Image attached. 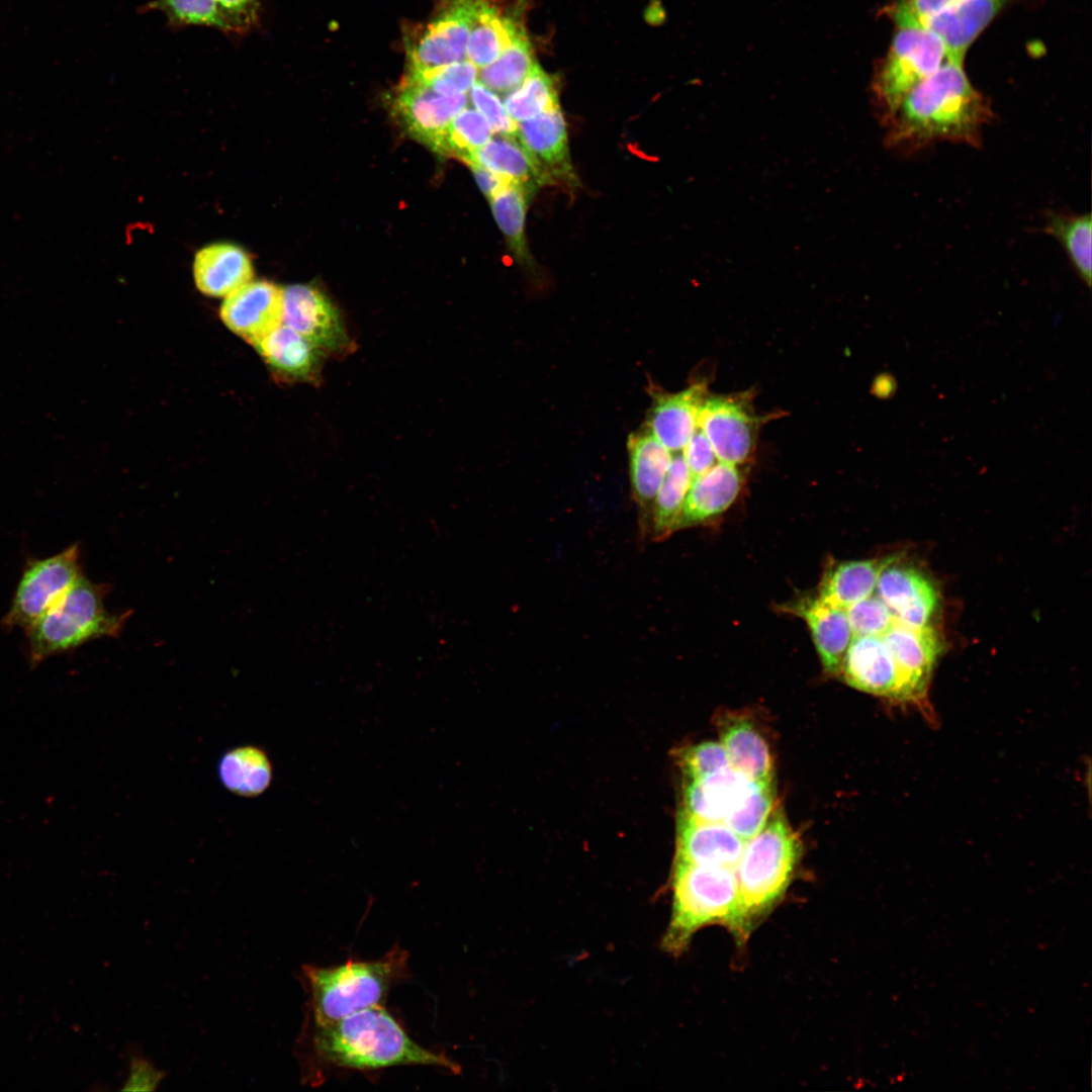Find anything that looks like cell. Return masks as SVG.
Masks as SVG:
<instances>
[{
    "mask_svg": "<svg viewBox=\"0 0 1092 1092\" xmlns=\"http://www.w3.org/2000/svg\"><path fill=\"white\" fill-rule=\"evenodd\" d=\"M470 89L472 104L492 129L498 134H516L518 123L509 115L500 99L481 82H475Z\"/></svg>",
    "mask_w": 1092,
    "mask_h": 1092,
    "instance_id": "7bdbcfd3",
    "label": "cell"
},
{
    "mask_svg": "<svg viewBox=\"0 0 1092 1092\" xmlns=\"http://www.w3.org/2000/svg\"><path fill=\"white\" fill-rule=\"evenodd\" d=\"M845 611L853 636L882 637L895 622L892 611L878 596H870Z\"/></svg>",
    "mask_w": 1092,
    "mask_h": 1092,
    "instance_id": "ab89813d",
    "label": "cell"
},
{
    "mask_svg": "<svg viewBox=\"0 0 1092 1092\" xmlns=\"http://www.w3.org/2000/svg\"><path fill=\"white\" fill-rule=\"evenodd\" d=\"M993 118L990 102L970 81L964 60L951 58L883 121L885 143L902 154L941 142L979 148L983 129Z\"/></svg>",
    "mask_w": 1092,
    "mask_h": 1092,
    "instance_id": "6da1fadb",
    "label": "cell"
},
{
    "mask_svg": "<svg viewBox=\"0 0 1092 1092\" xmlns=\"http://www.w3.org/2000/svg\"><path fill=\"white\" fill-rule=\"evenodd\" d=\"M721 744L732 769L751 781L772 783V758L766 741L753 724L742 718L725 720Z\"/></svg>",
    "mask_w": 1092,
    "mask_h": 1092,
    "instance_id": "83f0119b",
    "label": "cell"
},
{
    "mask_svg": "<svg viewBox=\"0 0 1092 1092\" xmlns=\"http://www.w3.org/2000/svg\"><path fill=\"white\" fill-rule=\"evenodd\" d=\"M898 559L899 555L893 554L872 559L832 560L822 574L818 597L832 607L846 610L872 596L883 569Z\"/></svg>",
    "mask_w": 1092,
    "mask_h": 1092,
    "instance_id": "4316f807",
    "label": "cell"
},
{
    "mask_svg": "<svg viewBox=\"0 0 1092 1092\" xmlns=\"http://www.w3.org/2000/svg\"><path fill=\"white\" fill-rule=\"evenodd\" d=\"M165 1077V1072L155 1067L151 1061L133 1055L129 1059L128 1073L121 1090L154 1091Z\"/></svg>",
    "mask_w": 1092,
    "mask_h": 1092,
    "instance_id": "bcb514c9",
    "label": "cell"
},
{
    "mask_svg": "<svg viewBox=\"0 0 1092 1092\" xmlns=\"http://www.w3.org/2000/svg\"><path fill=\"white\" fill-rule=\"evenodd\" d=\"M477 75V67L465 60L448 65L419 80L425 82L439 94L456 95L468 91L476 82Z\"/></svg>",
    "mask_w": 1092,
    "mask_h": 1092,
    "instance_id": "b9f144b4",
    "label": "cell"
},
{
    "mask_svg": "<svg viewBox=\"0 0 1092 1092\" xmlns=\"http://www.w3.org/2000/svg\"><path fill=\"white\" fill-rule=\"evenodd\" d=\"M755 783L731 767L703 779L685 780L681 811L700 820L724 823Z\"/></svg>",
    "mask_w": 1092,
    "mask_h": 1092,
    "instance_id": "44dd1931",
    "label": "cell"
},
{
    "mask_svg": "<svg viewBox=\"0 0 1092 1092\" xmlns=\"http://www.w3.org/2000/svg\"><path fill=\"white\" fill-rule=\"evenodd\" d=\"M283 288L267 280L250 281L223 300L224 325L254 348L282 324Z\"/></svg>",
    "mask_w": 1092,
    "mask_h": 1092,
    "instance_id": "5bb4252c",
    "label": "cell"
},
{
    "mask_svg": "<svg viewBox=\"0 0 1092 1092\" xmlns=\"http://www.w3.org/2000/svg\"><path fill=\"white\" fill-rule=\"evenodd\" d=\"M229 33L245 35L258 27L261 0H215Z\"/></svg>",
    "mask_w": 1092,
    "mask_h": 1092,
    "instance_id": "ee69618b",
    "label": "cell"
},
{
    "mask_svg": "<svg viewBox=\"0 0 1092 1092\" xmlns=\"http://www.w3.org/2000/svg\"><path fill=\"white\" fill-rule=\"evenodd\" d=\"M533 193L527 187L510 182L490 199L493 216L520 262H531L525 237V220L528 197Z\"/></svg>",
    "mask_w": 1092,
    "mask_h": 1092,
    "instance_id": "836d02e7",
    "label": "cell"
},
{
    "mask_svg": "<svg viewBox=\"0 0 1092 1092\" xmlns=\"http://www.w3.org/2000/svg\"><path fill=\"white\" fill-rule=\"evenodd\" d=\"M692 479L693 475L681 454L672 456L652 505L649 534L654 540H663L676 532Z\"/></svg>",
    "mask_w": 1092,
    "mask_h": 1092,
    "instance_id": "1f68e13d",
    "label": "cell"
},
{
    "mask_svg": "<svg viewBox=\"0 0 1092 1092\" xmlns=\"http://www.w3.org/2000/svg\"><path fill=\"white\" fill-rule=\"evenodd\" d=\"M898 560L881 572L876 586L878 597L897 621L911 627L931 626L939 607L935 585L921 570L898 564Z\"/></svg>",
    "mask_w": 1092,
    "mask_h": 1092,
    "instance_id": "9a60e30c",
    "label": "cell"
},
{
    "mask_svg": "<svg viewBox=\"0 0 1092 1092\" xmlns=\"http://www.w3.org/2000/svg\"><path fill=\"white\" fill-rule=\"evenodd\" d=\"M962 0H897L891 9L896 23L923 24L942 9Z\"/></svg>",
    "mask_w": 1092,
    "mask_h": 1092,
    "instance_id": "f6af8a7d",
    "label": "cell"
},
{
    "mask_svg": "<svg viewBox=\"0 0 1092 1092\" xmlns=\"http://www.w3.org/2000/svg\"><path fill=\"white\" fill-rule=\"evenodd\" d=\"M81 575L77 543L53 556L29 559L1 625L6 630H25L57 604Z\"/></svg>",
    "mask_w": 1092,
    "mask_h": 1092,
    "instance_id": "ba28073f",
    "label": "cell"
},
{
    "mask_svg": "<svg viewBox=\"0 0 1092 1092\" xmlns=\"http://www.w3.org/2000/svg\"><path fill=\"white\" fill-rule=\"evenodd\" d=\"M109 584L95 583L83 574L63 598L25 629L31 667L95 639L117 637L131 615L109 613L104 600Z\"/></svg>",
    "mask_w": 1092,
    "mask_h": 1092,
    "instance_id": "8992f818",
    "label": "cell"
},
{
    "mask_svg": "<svg viewBox=\"0 0 1092 1092\" xmlns=\"http://www.w3.org/2000/svg\"><path fill=\"white\" fill-rule=\"evenodd\" d=\"M468 166L471 168L480 190L488 199L511 182L477 164H469Z\"/></svg>",
    "mask_w": 1092,
    "mask_h": 1092,
    "instance_id": "c3c4849f",
    "label": "cell"
},
{
    "mask_svg": "<svg viewBox=\"0 0 1092 1092\" xmlns=\"http://www.w3.org/2000/svg\"><path fill=\"white\" fill-rule=\"evenodd\" d=\"M504 105L517 123L559 107L554 81L535 64L523 83L509 92Z\"/></svg>",
    "mask_w": 1092,
    "mask_h": 1092,
    "instance_id": "d590c367",
    "label": "cell"
},
{
    "mask_svg": "<svg viewBox=\"0 0 1092 1092\" xmlns=\"http://www.w3.org/2000/svg\"><path fill=\"white\" fill-rule=\"evenodd\" d=\"M144 10L162 12L175 27L205 26L230 34L215 0H153Z\"/></svg>",
    "mask_w": 1092,
    "mask_h": 1092,
    "instance_id": "74e56055",
    "label": "cell"
},
{
    "mask_svg": "<svg viewBox=\"0 0 1092 1092\" xmlns=\"http://www.w3.org/2000/svg\"><path fill=\"white\" fill-rule=\"evenodd\" d=\"M193 275L202 293L222 297L250 282L254 268L244 249L230 243H216L196 253Z\"/></svg>",
    "mask_w": 1092,
    "mask_h": 1092,
    "instance_id": "484cf974",
    "label": "cell"
},
{
    "mask_svg": "<svg viewBox=\"0 0 1092 1092\" xmlns=\"http://www.w3.org/2000/svg\"><path fill=\"white\" fill-rule=\"evenodd\" d=\"M407 971V953L398 946L373 961H348L333 967L303 966L311 1022L325 1024L382 1005L391 987Z\"/></svg>",
    "mask_w": 1092,
    "mask_h": 1092,
    "instance_id": "277c9868",
    "label": "cell"
},
{
    "mask_svg": "<svg viewBox=\"0 0 1092 1092\" xmlns=\"http://www.w3.org/2000/svg\"><path fill=\"white\" fill-rule=\"evenodd\" d=\"M671 887L670 920L661 941L664 951L681 954L698 930L716 923L738 941L747 939L735 870L675 860Z\"/></svg>",
    "mask_w": 1092,
    "mask_h": 1092,
    "instance_id": "3957f363",
    "label": "cell"
},
{
    "mask_svg": "<svg viewBox=\"0 0 1092 1092\" xmlns=\"http://www.w3.org/2000/svg\"><path fill=\"white\" fill-rule=\"evenodd\" d=\"M681 450V456L693 477L710 469L718 460L710 441L700 429L695 432Z\"/></svg>",
    "mask_w": 1092,
    "mask_h": 1092,
    "instance_id": "7dc6e473",
    "label": "cell"
},
{
    "mask_svg": "<svg viewBox=\"0 0 1092 1092\" xmlns=\"http://www.w3.org/2000/svg\"><path fill=\"white\" fill-rule=\"evenodd\" d=\"M467 164H477L531 191L545 184L516 134H498L490 139L472 154Z\"/></svg>",
    "mask_w": 1092,
    "mask_h": 1092,
    "instance_id": "f546056e",
    "label": "cell"
},
{
    "mask_svg": "<svg viewBox=\"0 0 1092 1092\" xmlns=\"http://www.w3.org/2000/svg\"><path fill=\"white\" fill-rule=\"evenodd\" d=\"M780 608L806 622L824 670L829 674H839L853 636L846 611L810 595L801 596Z\"/></svg>",
    "mask_w": 1092,
    "mask_h": 1092,
    "instance_id": "ac0fdd59",
    "label": "cell"
},
{
    "mask_svg": "<svg viewBox=\"0 0 1092 1092\" xmlns=\"http://www.w3.org/2000/svg\"><path fill=\"white\" fill-rule=\"evenodd\" d=\"M774 806L772 783L756 782L724 823L745 841L764 826Z\"/></svg>",
    "mask_w": 1092,
    "mask_h": 1092,
    "instance_id": "f35d334b",
    "label": "cell"
},
{
    "mask_svg": "<svg viewBox=\"0 0 1092 1092\" xmlns=\"http://www.w3.org/2000/svg\"><path fill=\"white\" fill-rule=\"evenodd\" d=\"M492 127L477 110L463 109L449 124L441 154L468 163L472 154L490 140Z\"/></svg>",
    "mask_w": 1092,
    "mask_h": 1092,
    "instance_id": "8d00e7d4",
    "label": "cell"
},
{
    "mask_svg": "<svg viewBox=\"0 0 1092 1092\" xmlns=\"http://www.w3.org/2000/svg\"><path fill=\"white\" fill-rule=\"evenodd\" d=\"M282 324L326 355L345 356L355 348L339 309L314 284H293L283 289Z\"/></svg>",
    "mask_w": 1092,
    "mask_h": 1092,
    "instance_id": "9c48e42d",
    "label": "cell"
},
{
    "mask_svg": "<svg viewBox=\"0 0 1092 1092\" xmlns=\"http://www.w3.org/2000/svg\"><path fill=\"white\" fill-rule=\"evenodd\" d=\"M466 103L465 93L442 95L425 82L407 76L398 90L394 108L413 138L441 154L449 124Z\"/></svg>",
    "mask_w": 1092,
    "mask_h": 1092,
    "instance_id": "4fadbf2b",
    "label": "cell"
},
{
    "mask_svg": "<svg viewBox=\"0 0 1092 1092\" xmlns=\"http://www.w3.org/2000/svg\"><path fill=\"white\" fill-rule=\"evenodd\" d=\"M839 674L854 689L902 704L899 670L880 636H852Z\"/></svg>",
    "mask_w": 1092,
    "mask_h": 1092,
    "instance_id": "2e32d148",
    "label": "cell"
},
{
    "mask_svg": "<svg viewBox=\"0 0 1092 1092\" xmlns=\"http://www.w3.org/2000/svg\"><path fill=\"white\" fill-rule=\"evenodd\" d=\"M628 448L632 491L639 510L640 533L644 536L649 534L653 500L672 454L649 430L630 436Z\"/></svg>",
    "mask_w": 1092,
    "mask_h": 1092,
    "instance_id": "603a6c76",
    "label": "cell"
},
{
    "mask_svg": "<svg viewBox=\"0 0 1092 1092\" xmlns=\"http://www.w3.org/2000/svg\"><path fill=\"white\" fill-rule=\"evenodd\" d=\"M1044 232L1061 244L1079 277L1087 286H1090L1092 268L1090 213L1051 212L1045 219Z\"/></svg>",
    "mask_w": 1092,
    "mask_h": 1092,
    "instance_id": "d6a6232c",
    "label": "cell"
},
{
    "mask_svg": "<svg viewBox=\"0 0 1092 1092\" xmlns=\"http://www.w3.org/2000/svg\"><path fill=\"white\" fill-rule=\"evenodd\" d=\"M309 1051L322 1063L341 1069L372 1071L395 1066L440 1067L458 1073L444 1054L414 1041L382 1006L369 1007L339 1020L307 1027Z\"/></svg>",
    "mask_w": 1092,
    "mask_h": 1092,
    "instance_id": "7a4b0ae2",
    "label": "cell"
},
{
    "mask_svg": "<svg viewBox=\"0 0 1092 1092\" xmlns=\"http://www.w3.org/2000/svg\"><path fill=\"white\" fill-rule=\"evenodd\" d=\"M887 55L878 66L873 92L884 121L904 97L952 57L942 38L916 23H896Z\"/></svg>",
    "mask_w": 1092,
    "mask_h": 1092,
    "instance_id": "52a82bcc",
    "label": "cell"
},
{
    "mask_svg": "<svg viewBox=\"0 0 1092 1092\" xmlns=\"http://www.w3.org/2000/svg\"><path fill=\"white\" fill-rule=\"evenodd\" d=\"M482 0H449L410 51V73L418 77L466 60L470 29Z\"/></svg>",
    "mask_w": 1092,
    "mask_h": 1092,
    "instance_id": "7c38bea8",
    "label": "cell"
},
{
    "mask_svg": "<svg viewBox=\"0 0 1092 1092\" xmlns=\"http://www.w3.org/2000/svg\"><path fill=\"white\" fill-rule=\"evenodd\" d=\"M516 135L545 184L558 180L573 181L565 119L559 107L519 122Z\"/></svg>",
    "mask_w": 1092,
    "mask_h": 1092,
    "instance_id": "e0dca14e",
    "label": "cell"
},
{
    "mask_svg": "<svg viewBox=\"0 0 1092 1092\" xmlns=\"http://www.w3.org/2000/svg\"><path fill=\"white\" fill-rule=\"evenodd\" d=\"M742 476L735 465L718 461L693 477L676 531L703 524L724 513L737 497Z\"/></svg>",
    "mask_w": 1092,
    "mask_h": 1092,
    "instance_id": "7402d4cb",
    "label": "cell"
},
{
    "mask_svg": "<svg viewBox=\"0 0 1092 1092\" xmlns=\"http://www.w3.org/2000/svg\"><path fill=\"white\" fill-rule=\"evenodd\" d=\"M800 842L782 811L745 840L735 868L743 931L753 928L784 897L800 856Z\"/></svg>",
    "mask_w": 1092,
    "mask_h": 1092,
    "instance_id": "5b68a950",
    "label": "cell"
},
{
    "mask_svg": "<svg viewBox=\"0 0 1092 1092\" xmlns=\"http://www.w3.org/2000/svg\"><path fill=\"white\" fill-rule=\"evenodd\" d=\"M759 426L760 417L744 394L707 395L700 411L699 429L723 463L736 466L749 459Z\"/></svg>",
    "mask_w": 1092,
    "mask_h": 1092,
    "instance_id": "8fae6325",
    "label": "cell"
},
{
    "mask_svg": "<svg viewBox=\"0 0 1092 1092\" xmlns=\"http://www.w3.org/2000/svg\"><path fill=\"white\" fill-rule=\"evenodd\" d=\"M680 760L685 780L703 779L730 767L724 747L716 741L691 746Z\"/></svg>",
    "mask_w": 1092,
    "mask_h": 1092,
    "instance_id": "60d3db41",
    "label": "cell"
},
{
    "mask_svg": "<svg viewBox=\"0 0 1092 1092\" xmlns=\"http://www.w3.org/2000/svg\"><path fill=\"white\" fill-rule=\"evenodd\" d=\"M534 65L531 46L523 28L493 63L481 69L479 77L487 88L510 92L523 83Z\"/></svg>",
    "mask_w": 1092,
    "mask_h": 1092,
    "instance_id": "e575fe53",
    "label": "cell"
},
{
    "mask_svg": "<svg viewBox=\"0 0 1092 1092\" xmlns=\"http://www.w3.org/2000/svg\"><path fill=\"white\" fill-rule=\"evenodd\" d=\"M707 396L704 382L671 394L656 396L649 431L670 452L681 450L699 429V416Z\"/></svg>",
    "mask_w": 1092,
    "mask_h": 1092,
    "instance_id": "d4e9b609",
    "label": "cell"
},
{
    "mask_svg": "<svg viewBox=\"0 0 1092 1092\" xmlns=\"http://www.w3.org/2000/svg\"><path fill=\"white\" fill-rule=\"evenodd\" d=\"M276 376L290 382L317 384L326 354L294 330L281 324L256 347Z\"/></svg>",
    "mask_w": 1092,
    "mask_h": 1092,
    "instance_id": "ffe728a7",
    "label": "cell"
},
{
    "mask_svg": "<svg viewBox=\"0 0 1092 1092\" xmlns=\"http://www.w3.org/2000/svg\"><path fill=\"white\" fill-rule=\"evenodd\" d=\"M1014 0H962L927 19L923 24L936 32L950 56L964 60L970 46Z\"/></svg>",
    "mask_w": 1092,
    "mask_h": 1092,
    "instance_id": "cb8c5ba5",
    "label": "cell"
},
{
    "mask_svg": "<svg viewBox=\"0 0 1092 1092\" xmlns=\"http://www.w3.org/2000/svg\"><path fill=\"white\" fill-rule=\"evenodd\" d=\"M899 670L902 685V704L917 708L933 721L928 702L930 675L941 649L940 639L933 626L911 627L895 619L882 636Z\"/></svg>",
    "mask_w": 1092,
    "mask_h": 1092,
    "instance_id": "30bf717a",
    "label": "cell"
},
{
    "mask_svg": "<svg viewBox=\"0 0 1092 1092\" xmlns=\"http://www.w3.org/2000/svg\"><path fill=\"white\" fill-rule=\"evenodd\" d=\"M217 777L224 789L239 797L265 793L273 780V765L265 750L245 744L226 750L217 762Z\"/></svg>",
    "mask_w": 1092,
    "mask_h": 1092,
    "instance_id": "f1b7e54d",
    "label": "cell"
},
{
    "mask_svg": "<svg viewBox=\"0 0 1092 1092\" xmlns=\"http://www.w3.org/2000/svg\"><path fill=\"white\" fill-rule=\"evenodd\" d=\"M744 842L723 822L700 820L680 811L675 860L735 870Z\"/></svg>",
    "mask_w": 1092,
    "mask_h": 1092,
    "instance_id": "d6986e66",
    "label": "cell"
},
{
    "mask_svg": "<svg viewBox=\"0 0 1092 1092\" xmlns=\"http://www.w3.org/2000/svg\"><path fill=\"white\" fill-rule=\"evenodd\" d=\"M523 27L482 0L469 32L466 59L476 67L493 63Z\"/></svg>",
    "mask_w": 1092,
    "mask_h": 1092,
    "instance_id": "4dcf8cb0",
    "label": "cell"
}]
</instances>
